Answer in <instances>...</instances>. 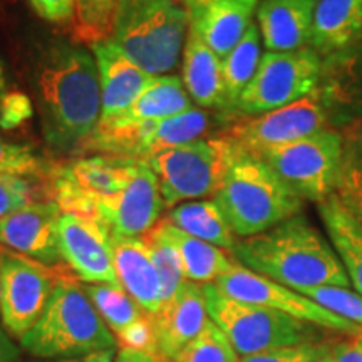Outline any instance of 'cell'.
<instances>
[{"label":"cell","mask_w":362,"mask_h":362,"mask_svg":"<svg viewBox=\"0 0 362 362\" xmlns=\"http://www.w3.org/2000/svg\"><path fill=\"white\" fill-rule=\"evenodd\" d=\"M44 136L57 151H83L101 123L103 94L96 59L83 47H49L39 67Z\"/></svg>","instance_id":"obj_1"},{"label":"cell","mask_w":362,"mask_h":362,"mask_svg":"<svg viewBox=\"0 0 362 362\" xmlns=\"http://www.w3.org/2000/svg\"><path fill=\"white\" fill-rule=\"evenodd\" d=\"M232 255L245 269L297 292L325 285L347 288L351 285L332 243L302 215L264 233L238 238Z\"/></svg>","instance_id":"obj_2"},{"label":"cell","mask_w":362,"mask_h":362,"mask_svg":"<svg viewBox=\"0 0 362 362\" xmlns=\"http://www.w3.org/2000/svg\"><path fill=\"white\" fill-rule=\"evenodd\" d=\"M71 274L67 267L59 270L42 317L19 341L34 359H76L116 347V337Z\"/></svg>","instance_id":"obj_3"},{"label":"cell","mask_w":362,"mask_h":362,"mask_svg":"<svg viewBox=\"0 0 362 362\" xmlns=\"http://www.w3.org/2000/svg\"><path fill=\"white\" fill-rule=\"evenodd\" d=\"M215 202L238 238L264 233L300 215L304 206V200L260 156L238 144Z\"/></svg>","instance_id":"obj_4"},{"label":"cell","mask_w":362,"mask_h":362,"mask_svg":"<svg viewBox=\"0 0 362 362\" xmlns=\"http://www.w3.org/2000/svg\"><path fill=\"white\" fill-rule=\"evenodd\" d=\"M188 30V11L176 0H117L107 39L158 78L176 69Z\"/></svg>","instance_id":"obj_5"},{"label":"cell","mask_w":362,"mask_h":362,"mask_svg":"<svg viewBox=\"0 0 362 362\" xmlns=\"http://www.w3.org/2000/svg\"><path fill=\"white\" fill-rule=\"evenodd\" d=\"M210 319L223 330L240 357L279 347L319 342L320 327L282 312L225 296L214 284L203 285Z\"/></svg>","instance_id":"obj_6"},{"label":"cell","mask_w":362,"mask_h":362,"mask_svg":"<svg viewBox=\"0 0 362 362\" xmlns=\"http://www.w3.org/2000/svg\"><path fill=\"white\" fill-rule=\"evenodd\" d=\"M235 144L226 134L200 138L158 153L146 161L160 183L166 208L215 197L233 160Z\"/></svg>","instance_id":"obj_7"},{"label":"cell","mask_w":362,"mask_h":362,"mask_svg":"<svg viewBox=\"0 0 362 362\" xmlns=\"http://www.w3.org/2000/svg\"><path fill=\"white\" fill-rule=\"evenodd\" d=\"M255 156H260L302 200L320 203L337 193L342 176V138L336 128L264 149Z\"/></svg>","instance_id":"obj_8"},{"label":"cell","mask_w":362,"mask_h":362,"mask_svg":"<svg viewBox=\"0 0 362 362\" xmlns=\"http://www.w3.org/2000/svg\"><path fill=\"white\" fill-rule=\"evenodd\" d=\"M322 56L312 47L262 56L255 76L240 96L237 112L247 117L265 115L317 94Z\"/></svg>","instance_id":"obj_9"},{"label":"cell","mask_w":362,"mask_h":362,"mask_svg":"<svg viewBox=\"0 0 362 362\" xmlns=\"http://www.w3.org/2000/svg\"><path fill=\"white\" fill-rule=\"evenodd\" d=\"M208 115L200 107L181 112L173 117L143 123L99 124L84 144L83 151H98L104 156L131 158L148 161L165 149L181 146L203 138L206 133Z\"/></svg>","instance_id":"obj_10"},{"label":"cell","mask_w":362,"mask_h":362,"mask_svg":"<svg viewBox=\"0 0 362 362\" xmlns=\"http://www.w3.org/2000/svg\"><path fill=\"white\" fill-rule=\"evenodd\" d=\"M139 160L117 156L79 158L51 170L49 194L64 214L96 220V205L121 192L133 176Z\"/></svg>","instance_id":"obj_11"},{"label":"cell","mask_w":362,"mask_h":362,"mask_svg":"<svg viewBox=\"0 0 362 362\" xmlns=\"http://www.w3.org/2000/svg\"><path fill=\"white\" fill-rule=\"evenodd\" d=\"M61 269H49L29 257L0 247V320L12 339L21 341L39 322L51 300Z\"/></svg>","instance_id":"obj_12"},{"label":"cell","mask_w":362,"mask_h":362,"mask_svg":"<svg viewBox=\"0 0 362 362\" xmlns=\"http://www.w3.org/2000/svg\"><path fill=\"white\" fill-rule=\"evenodd\" d=\"M214 285L220 292L235 300L269 307V309L282 312V314L291 315L302 322H309L317 327L332 330V332L351 336V334H359L362 330L361 325L332 314L312 298L305 297L304 293L274 282L264 275L255 274L240 264L235 265L228 274L221 275Z\"/></svg>","instance_id":"obj_13"},{"label":"cell","mask_w":362,"mask_h":362,"mask_svg":"<svg viewBox=\"0 0 362 362\" xmlns=\"http://www.w3.org/2000/svg\"><path fill=\"white\" fill-rule=\"evenodd\" d=\"M327 128H332L329 112L319 94H312L265 115L243 117L225 134L245 151L259 155Z\"/></svg>","instance_id":"obj_14"},{"label":"cell","mask_w":362,"mask_h":362,"mask_svg":"<svg viewBox=\"0 0 362 362\" xmlns=\"http://www.w3.org/2000/svg\"><path fill=\"white\" fill-rule=\"evenodd\" d=\"M160 183L146 161H138L128 185L96 205V221L111 237L139 238L151 232L165 210Z\"/></svg>","instance_id":"obj_15"},{"label":"cell","mask_w":362,"mask_h":362,"mask_svg":"<svg viewBox=\"0 0 362 362\" xmlns=\"http://www.w3.org/2000/svg\"><path fill=\"white\" fill-rule=\"evenodd\" d=\"M62 260L84 284L121 287L115 270L111 233L104 225L86 216L62 211L57 225Z\"/></svg>","instance_id":"obj_16"},{"label":"cell","mask_w":362,"mask_h":362,"mask_svg":"<svg viewBox=\"0 0 362 362\" xmlns=\"http://www.w3.org/2000/svg\"><path fill=\"white\" fill-rule=\"evenodd\" d=\"M62 210L56 202L39 200L0 218V247L29 257L49 269L64 267L57 225Z\"/></svg>","instance_id":"obj_17"},{"label":"cell","mask_w":362,"mask_h":362,"mask_svg":"<svg viewBox=\"0 0 362 362\" xmlns=\"http://www.w3.org/2000/svg\"><path fill=\"white\" fill-rule=\"evenodd\" d=\"M151 317L156 357L168 362L210 322L203 285L185 280L176 296Z\"/></svg>","instance_id":"obj_18"},{"label":"cell","mask_w":362,"mask_h":362,"mask_svg":"<svg viewBox=\"0 0 362 362\" xmlns=\"http://www.w3.org/2000/svg\"><path fill=\"white\" fill-rule=\"evenodd\" d=\"M90 49L96 59L103 94V115L99 124H106L123 115L155 76L148 74L131 61L110 39L90 44Z\"/></svg>","instance_id":"obj_19"},{"label":"cell","mask_w":362,"mask_h":362,"mask_svg":"<svg viewBox=\"0 0 362 362\" xmlns=\"http://www.w3.org/2000/svg\"><path fill=\"white\" fill-rule=\"evenodd\" d=\"M83 287L121 346L149 352L156 357L151 317L136 304L123 287L106 284H84Z\"/></svg>","instance_id":"obj_20"},{"label":"cell","mask_w":362,"mask_h":362,"mask_svg":"<svg viewBox=\"0 0 362 362\" xmlns=\"http://www.w3.org/2000/svg\"><path fill=\"white\" fill-rule=\"evenodd\" d=\"M317 94L339 126L362 117V44L322 59Z\"/></svg>","instance_id":"obj_21"},{"label":"cell","mask_w":362,"mask_h":362,"mask_svg":"<svg viewBox=\"0 0 362 362\" xmlns=\"http://www.w3.org/2000/svg\"><path fill=\"white\" fill-rule=\"evenodd\" d=\"M115 270L121 287L148 315L163 307V287L155 260L144 237H111Z\"/></svg>","instance_id":"obj_22"},{"label":"cell","mask_w":362,"mask_h":362,"mask_svg":"<svg viewBox=\"0 0 362 362\" xmlns=\"http://www.w3.org/2000/svg\"><path fill=\"white\" fill-rule=\"evenodd\" d=\"M317 0H260L257 22L269 52L310 47Z\"/></svg>","instance_id":"obj_23"},{"label":"cell","mask_w":362,"mask_h":362,"mask_svg":"<svg viewBox=\"0 0 362 362\" xmlns=\"http://www.w3.org/2000/svg\"><path fill=\"white\" fill-rule=\"evenodd\" d=\"M260 0H211L202 11L188 13L189 27L223 59L253 24Z\"/></svg>","instance_id":"obj_24"},{"label":"cell","mask_w":362,"mask_h":362,"mask_svg":"<svg viewBox=\"0 0 362 362\" xmlns=\"http://www.w3.org/2000/svg\"><path fill=\"white\" fill-rule=\"evenodd\" d=\"M158 237L165 240L178 255L185 279L194 284H215L221 275L228 274L238 264L233 255H228L223 248L192 237L171 221L161 220L153 228Z\"/></svg>","instance_id":"obj_25"},{"label":"cell","mask_w":362,"mask_h":362,"mask_svg":"<svg viewBox=\"0 0 362 362\" xmlns=\"http://www.w3.org/2000/svg\"><path fill=\"white\" fill-rule=\"evenodd\" d=\"M362 44V0H317L310 47L320 56Z\"/></svg>","instance_id":"obj_26"},{"label":"cell","mask_w":362,"mask_h":362,"mask_svg":"<svg viewBox=\"0 0 362 362\" xmlns=\"http://www.w3.org/2000/svg\"><path fill=\"white\" fill-rule=\"evenodd\" d=\"M183 86L200 110L226 111L221 59L192 27L183 51Z\"/></svg>","instance_id":"obj_27"},{"label":"cell","mask_w":362,"mask_h":362,"mask_svg":"<svg viewBox=\"0 0 362 362\" xmlns=\"http://www.w3.org/2000/svg\"><path fill=\"white\" fill-rule=\"evenodd\" d=\"M317 205L330 243L356 292L362 296V223L344 206L337 194H330Z\"/></svg>","instance_id":"obj_28"},{"label":"cell","mask_w":362,"mask_h":362,"mask_svg":"<svg viewBox=\"0 0 362 362\" xmlns=\"http://www.w3.org/2000/svg\"><path fill=\"white\" fill-rule=\"evenodd\" d=\"M192 107L194 106L185 89L183 81L175 76H158V78H153L143 93L134 99V103L115 121H119V123L160 121L181 115Z\"/></svg>","instance_id":"obj_29"},{"label":"cell","mask_w":362,"mask_h":362,"mask_svg":"<svg viewBox=\"0 0 362 362\" xmlns=\"http://www.w3.org/2000/svg\"><path fill=\"white\" fill-rule=\"evenodd\" d=\"M168 220L180 230L232 253L238 237L215 200L185 202L171 208Z\"/></svg>","instance_id":"obj_30"},{"label":"cell","mask_w":362,"mask_h":362,"mask_svg":"<svg viewBox=\"0 0 362 362\" xmlns=\"http://www.w3.org/2000/svg\"><path fill=\"white\" fill-rule=\"evenodd\" d=\"M262 35L259 25L252 24L243 39L221 59L226 111L237 112L240 96L255 76L262 61Z\"/></svg>","instance_id":"obj_31"},{"label":"cell","mask_w":362,"mask_h":362,"mask_svg":"<svg viewBox=\"0 0 362 362\" xmlns=\"http://www.w3.org/2000/svg\"><path fill=\"white\" fill-rule=\"evenodd\" d=\"M168 362H240V356L223 330L210 320L205 329Z\"/></svg>","instance_id":"obj_32"},{"label":"cell","mask_w":362,"mask_h":362,"mask_svg":"<svg viewBox=\"0 0 362 362\" xmlns=\"http://www.w3.org/2000/svg\"><path fill=\"white\" fill-rule=\"evenodd\" d=\"M117 0H76V33L94 44L110 37Z\"/></svg>","instance_id":"obj_33"},{"label":"cell","mask_w":362,"mask_h":362,"mask_svg":"<svg viewBox=\"0 0 362 362\" xmlns=\"http://www.w3.org/2000/svg\"><path fill=\"white\" fill-rule=\"evenodd\" d=\"M144 240H146L149 252H151L153 260H155L156 270L160 274L163 287V305H165L166 302H170L176 296V292L180 291V287L187 279H185L183 270H181L178 255H176L173 248L165 240L158 237L153 230L144 235Z\"/></svg>","instance_id":"obj_34"},{"label":"cell","mask_w":362,"mask_h":362,"mask_svg":"<svg viewBox=\"0 0 362 362\" xmlns=\"http://www.w3.org/2000/svg\"><path fill=\"white\" fill-rule=\"evenodd\" d=\"M0 173L29 180L49 176L51 168L29 146L0 138Z\"/></svg>","instance_id":"obj_35"},{"label":"cell","mask_w":362,"mask_h":362,"mask_svg":"<svg viewBox=\"0 0 362 362\" xmlns=\"http://www.w3.org/2000/svg\"><path fill=\"white\" fill-rule=\"evenodd\" d=\"M305 297L312 298L324 309H327L339 317L351 320L362 327V296L357 292L349 291L347 287H312L300 291Z\"/></svg>","instance_id":"obj_36"},{"label":"cell","mask_w":362,"mask_h":362,"mask_svg":"<svg viewBox=\"0 0 362 362\" xmlns=\"http://www.w3.org/2000/svg\"><path fill=\"white\" fill-rule=\"evenodd\" d=\"M342 176L339 187L362 183V117L342 124Z\"/></svg>","instance_id":"obj_37"},{"label":"cell","mask_w":362,"mask_h":362,"mask_svg":"<svg viewBox=\"0 0 362 362\" xmlns=\"http://www.w3.org/2000/svg\"><path fill=\"white\" fill-rule=\"evenodd\" d=\"M330 347L324 342H305L298 346L279 347L260 354L240 357V362H317L329 354Z\"/></svg>","instance_id":"obj_38"},{"label":"cell","mask_w":362,"mask_h":362,"mask_svg":"<svg viewBox=\"0 0 362 362\" xmlns=\"http://www.w3.org/2000/svg\"><path fill=\"white\" fill-rule=\"evenodd\" d=\"M37 198V192L29 180L0 173V218L29 203L39 202Z\"/></svg>","instance_id":"obj_39"},{"label":"cell","mask_w":362,"mask_h":362,"mask_svg":"<svg viewBox=\"0 0 362 362\" xmlns=\"http://www.w3.org/2000/svg\"><path fill=\"white\" fill-rule=\"evenodd\" d=\"M29 4L51 24H67L76 17V0H29Z\"/></svg>","instance_id":"obj_40"},{"label":"cell","mask_w":362,"mask_h":362,"mask_svg":"<svg viewBox=\"0 0 362 362\" xmlns=\"http://www.w3.org/2000/svg\"><path fill=\"white\" fill-rule=\"evenodd\" d=\"M330 357L334 362H362V330L334 342L330 346Z\"/></svg>","instance_id":"obj_41"},{"label":"cell","mask_w":362,"mask_h":362,"mask_svg":"<svg viewBox=\"0 0 362 362\" xmlns=\"http://www.w3.org/2000/svg\"><path fill=\"white\" fill-rule=\"evenodd\" d=\"M336 194L344 203V206L362 223V183L339 187Z\"/></svg>","instance_id":"obj_42"},{"label":"cell","mask_w":362,"mask_h":362,"mask_svg":"<svg viewBox=\"0 0 362 362\" xmlns=\"http://www.w3.org/2000/svg\"><path fill=\"white\" fill-rule=\"evenodd\" d=\"M21 346L13 342L7 330L0 327V362H19Z\"/></svg>","instance_id":"obj_43"},{"label":"cell","mask_w":362,"mask_h":362,"mask_svg":"<svg viewBox=\"0 0 362 362\" xmlns=\"http://www.w3.org/2000/svg\"><path fill=\"white\" fill-rule=\"evenodd\" d=\"M115 362H161V361L153 354H149V352L126 349V347H123V349L117 351Z\"/></svg>","instance_id":"obj_44"},{"label":"cell","mask_w":362,"mask_h":362,"mask_svg":"<svg viewBox=\"0 0 362 362\" xmlns=\"http://www.w3.org/2000/svg\"><path fill=\"white\" fill-rule=\"evenodd\" d=\"M180 2L181 6L187 8L188 13H193V12L202 11L203 7H206L211 0H180Z\"/></svg>","instance_id":"obj_45"},{"label":"cell","mask_w":362,"mask_h":362,"mask_svg":"<svg viewBox=\"0 0 362 362\" xmlns=\"http://www.w3.org/2000/svg\"><path fill=\"white\" fill-rule=\"evenodd\" d=\"M116 354H117L116 347L115 349H106V351L96 352V354H94V362H115Z\"/></svg>","instance_id":"obj_46"},{"label":"cell","mask_w":362,"mask_h":362,"mask_svg":"<svg viewBox=\"0 0 362 362\" xmlns=\"http://www.w3.org/2000/svg\"><path fill=\"white\" fill-rule=\"evenodd\" d=\"M25 362H94V354L86 357H76V359H30Z\"/></svg>","instance_id":"obj_47"},{"label":"cell","mask_w":362,"mask_h":362,"mask_svg":"<svg viewBox=\"0 0 362 362\" xmlns=\"http://www.w3.org/2000/svg\"><path fill=\"white\" fill-rule=\"evenodd\" d=\"M7 93V74L6 69H4L2 61H0V98Z\"/></svg>","instance_id":"obj_48"},{"label":"cell","mask_w":362,"mask_h":362,"mask_svg":"<svg viewBox=\"0 0 362 362\" xmlns=\"http://www.w3.org/2000/svg\"><path fill=\"white\" fill-rule=\"evenodd\" d=\"M317 362H334V361H332V357H330V352H329V354H325L322 359H319Z\"/></svg>","instance_id":"obj_49"},{"label":"cell","mask_w":362,"mask_h":362,"mask_svg":"<svg viewBox=\"0 0 362 362\" xmlns=\"http://www.w3.org/2000/svg\"><path fill=\"white\" fill-rule=\"evenodd\" d=\"M0 296H2V284H0Z\"/></svg>","instance_id":"obj_50"}]
</instances>
